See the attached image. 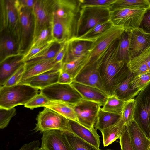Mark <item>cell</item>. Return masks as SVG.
Wrapping results in <instances>:
<instances>
[{
	"instance_id": "74e56055",
	"label": "cell",
	"mask_w": 150,
	"mask_h": 150,
	"mask_svg": "<svg viewBox=\"0 0 150 150\" xmlns=\"http://www.w3.org/2000/svg\"><path fill=\"white\" fill-rule=\"evenodd\" d=\"M51 39V28L49 25L44 28L32 39L28 50L41 45Z\"/></svg>"
},
{
	"instance_id": "d4e9b609",
	"label": "cell",
	"mask_w": 150,
	"mask_h": 150,
	"mask_svg": "<svg viewBox=\"0 0 150 150\" xmlns=\"http://www.w3.org/2000/svg\"><path fill=\"white\" fill-rule=\"evenodd\" d=\"M74 105L59 101H50L43 107L56 112L69 120L77 122Z\"/></svg>"
},
{
	"instance_id": "9f6ffc18",
	"label": "cell",
	"mask_w": 150,
	"mask_h": 150,
	"mask_svg": "<svg viewBox=\"0 0 150 150\" xmlns=\"http://www.w3.org/2000/svg\"><path fill=\"white\" fill-rule=\"evenodd\" d=\"M149 150H150V149H149Z\"/></svg>"
},
{
	"instance_id": "2e32d148",
	"label": "cell",
	"mask_w": 150,
	"mask_h": 150,
	"mask_svg": "<svg viewBox=\"0 0 150 150\" xmlns=\"http://www.w3.org/2000/svg\"><path fill=\"white\" fill-rule=\"evenodd\" d=\"M73 81L96 88L107 94L96 63L83 69L74 78Z\"/></svg>"
},
{
	"instance_id": "4fadbf2b",
	"label": "cell",
	"mask_w": 150,
	"mask_h": 150,
	"mask_svg": "<svg viewBox=\"0 0 150 150\" xmlns=\"http://www.w3.org/2000/svg\"><path fill=\"white\" fill-rule=\"evenodd\" d=\"M40 147L44 150H73L64 131L57 130L43 133Z\"/></svg>"
},
{
	"instance_id": "cb8c5ba5",
	"label": "cell",
	"mask_w": 150,
	"mask_h": 150,
	"mask_svg": "<svg viewBox=\"0 0 150 150\" xmlns=\"http://www.w3.org/2000/svg\"><path fill=\"white\" fill-rule=\"evenodd\" d=\"M59 63H56L54 58L43 61L33 64L26 68L20 83L50 70Z\"/></svg>"
},
{
	"instance_id": "f546056e",
	"label": "cell",
	"mask_w": 150,
	"mask_h": 150,
	"mask_svg": "<svg viewBox=\"0 0 150 150\" xmlns=\"http://www.w3.org/2000/svg\"><path fill=\"white\" fill-rule=\"evenodd\" d=\"M63 44L55 42L48 48L39 54L25 61L24 62L26 68L39 62L54 59Z\"/></svg>"
},
{
	"instance_id": "816d5d0a",
	"label": "cell",
	"mask_w": 150,
	"mask_h": 150,
	"mask_svg": "<svg viewBox=\"0 0 150 150\" xmlns=\"http://www.w3.org/2000/svg\"><path fill=\"white\" fill-rule=\"evenodd\" d=\"M146 60L147 65L150 71V48L146 50Z\"/></svg>"
},
{
	"instance_id": "f6af8a7d",
	"label": "cell",
	"mask_w": 150,
	"mask_h": 150,
	"mask_svg": "<svg viewBox=\"0 0 150 150\" xmlns=\"http://www.w3.org/2000/svg\"><path fill=\"white\" fill-rule=\"evenodd\" d=\"M119 139L121 150H134L131 143L127 127L125 125Z\"/></svg>"
},
{
	"instance_id": "9c48e42d",
	"label": "cell",
	"mask_w": 150,
	"mask_h": 150,
	"mask_svg": "<svg viewBox=\"0 0 150 150\" xmlns=\"http://www.w3.org/2000/svg\"><path fill=\"white\" fill-rule=\"evenodd\" d=\"M146 9L125 8L110 11V20L114 25L131 31L138 28Z\"/></svg>"
},
{
	"instance_id": "30bf717a",
	"label": "cell",
	"mask_w": 150,
	"mask_h": 150,
	"mask_svg": "<svg viewBox=\"0 0 150 150\" xmlns=\"http://www.w3.org/2000/svg\"><path fill=\"white\" fill-rule=\"evenodd\" d=\"M50 101H59L74 105L83 99L79 92L71 84L57 83L40 90Z\"/></svg>"
},
{
	"instance_id": "5bb4252c",
	"label": "cell",
	"mask_w": 150,
	"mask_h": 150,
	"mask_svg": "<svg viewBox=\"0 0 150 150\" xmlns=\"http://www.w3.org/2000/svg\"><path fill=\"white\" fill-rule=\"evenodd\" d=\"M62 65V63H59L52 69L30 78L19 83L28 85L41 90L58 83Z\"/></svg>"
},
{
	"instance_id": "1f68e13d",
	"label": "cell",
	"mask_w": 150,
	"mask_h": 150,
	"mask_svg": "<svg viewBox=\"0 0 150 150\" xmlns=\"http://www.w3.org/2000/svg\"><path fill=\"white\" fill-rule=\"evenodd\" d=\"M87 52L75 59L63 63L61 68L62 71L69 74L72 77L74 80V78L85 66L86 63Z\"/></svg>"
},
{
	"instance_id": "c3c4849f",
	"label": "cell",
	"mask_w": 150,
	"mask_h": 150,
	"mask_svg": "<svg viewBox=\"0 0 150 150\" xmlns=\"http://www.w3.org/2000/svg\"><path fill=\"white\" fill-rule=\"evenodd\" d=\"M73 81V79L68 73L62 71L59 76L58 83L61 84H71Z\"/></svg>"
},
{
	"instance_id": "11a10c76",
	"label": "cell",
	"mask_w": 150,
	"mask_h": 150,
	"mask_svg": "<svg viewBox=\"0 0 150 150\" xmlns=\"http://www.w3.org/2000/svg\"><path fill=\"white\" fill-rule=\"evenodd\" d=\"M107 150H110V149H107Z\"/></svg>"
},
{
	"instance_id": "ffe728a7",
	"label": "cell",
	"mask_w": 150,
	"mask_h": 150,
	"mask_svg": "<svg viewBox=\"0 0 150 150\" xmlns=\"http://www.w3.org/2000/svg\"><path fill=\"white\" fill-rule=\"evenodd\" d=\"M127 127L134 150H149L150 139L145 135L134 120Z\"/></svg>"
},
{
	"instance_id": "bcb514c9",
	"label": "cell",
	"mask_w": 150,
	"mask_h": 150,
	"mask_svg": "<svg viewBox=\"0 0 150 150\" xmlns=\"http://www.w3.org/2000/svg\"><path fill=\"white\" fill-rule=\"evenodd\" d=\"M139 28L144 32L150 34V7L146 9Z\"/></svg>"
},
{
	"instance_id": "ba28073f",
	"label": "cell",
	"mask_w": 150,
	"mask_h": 150,
	"mask_svg": "<svg viewBox=\"0 0 150 150\" xmlns=\"http://www.w3.org/2000/svg\"><path fill=\"white\" fill-rule=\"evenodd\" d=\"M36 119L37 123L33 129L35 132L43 133L52 130L69 131V120L47 108L44 107Z\"/></svg>"
},
{
	"instance_id": "ee69618b",
	"label": "cell",
	"mask_w": 150,
	"mask_h": 150,
	"mask_svg": "<svg viewBox=\"0 0 150 150\" xmlns=\"http://www.w3.org/2000/svg\"><path fill=\"white\" fill-rule=\"evenodd\" d=\"M26 69V66L25 63L8 79L4 86H11L18 84Z\"/></svg>"
},
{
	"instance_id": "52a82bcc",
	"label": "cell",
	"mask_w": 150,
	"mask_h": 150,
	"mask_svg": "<svg viewBox=\"0 0 150 150\" xmlns=\"http://www.w3.org/2000/svg\"><path fill=\"white\" fill-rule=\"evenodd\" d=\"M134 120L150 139V83L135 99Z\"/></svg>"
},
{
	"instance_id": "8d00e7d4",
	"label": "cell",
	"mask_w": 150,
	"mask_h": 150,
	"mask_svg": "<svg viewBox=\"0 0 150 150\" xmlns=\"http://www.w3.org/2000/svg\"><path fill=\"white\" fill-rule=\"evenodd\" d=\"M150 83V71L134 75L130 84L134 89L141 91Z\"/></svg>"
},
{
	"instance_id": "836d02e7",
	"label": "cell",
	"mask_w": 150,
	"mask_h": 150,
	"mask_svg": "<svg viewBox=\"0 0 150 150\" xmlns=\"http://www.w3.org/2000/svg\"><path fill=\"white\" fill-rule=\"evenodd\" d=\"M64 132L73 150H102L97 149L71 132Z\"/></svg>"
},
{
	"instance_id": "f5cc1de1",
	"label": "cell",
	"mask_w": 150,
	"mask_h": 150,
	"mask_svg": "<svg viewBox=\"0 0 150 150\" xmlns=\"http://www.w3.org/2000/svg\"><path fill=\"white\" fill-rule=\"evenodd\" d=\"M35 150H44L42 149L41 147H39L37 149H36Z\"/></svg>"
},
{
	"instance_id": "d6986e66",
	"label": "cell",
	"mask_w": 150,
	"mask_h": 150,
	"mask_svg": "<svg viewBox=\"0 0 150 150\" xmlns=\"http://www.w3.org/2000/svg\"><path fill=\"white\" fill-rule=\"evenodd\" d=\"M69 120V132H72L97 149H100V136L94 128L91 129H89L77 121Z\"/></svg>"
},
{
	"instance_id": "b9f144b4",
	"label": "cell",
	"mask_w": 150,
	"mask_h": 150,
	"mask_svg": "<svg viewBox=\"0 0 150 150\" xmlns=\"http://www.w3.org/2000/svg\"><path fill=\"white\" fill-rule=\"evenodd\" d=\"M49 101L46 96L40 92L30 100L24 106L25 107L33 109L37 108L43 107Z\"/></svg>"
},
{
	"instance_id": "f1b7e54d",
	"label": "cell",
	"mask_w": 150,
	"mask_h": 150,
	"mask_svg": "<svg viewBox=\"0 0 150 150\" xmlns=\"http://www.w3.org/2000/svg\"><path fill=\"white\" fill-rule=\"evenodd\" d=\"M125 126L122 117L117 123L101 131L102 134L104 146L111 144L121 136Z\"/></svg>"
},
{
	"instance_id": "7a4b0ae2",
	"label": "cell",
	"mask_w": 150,
	"mask_h": 150,
	"mask_svg": "<svg viewBox=\"0 0 150 150\" xmlns=\"http://www.w3.org/2000/svg\"><path fill=\"white\" fill-rule=\"evenodd\" d=\"M80 9L78 3L58 5L55 8L50 23L51 39L64 43L76 37Z\"/></svg>"
},
{
	"instance_id": "ab89813d",
	"label": "cell",
	"mask_w": 150,
	"mask_h": 150,
	"mask_svg": "<svg viewBox=\"0 0 150 150\" xmlns=\"http://www.w3.org/2000/svg\"><path fill=\"white\" fill-rule=\"evenodd\" d=\"M16 113V110L14 108L10 109L0 108V129L7 127L11 118Z\"/></svg>"
},
{
	"instance_id": "f907efd6",
	"label": "cell",
	"mask_w": 150,
	"mask_h": 150,
	"mask_svg": "<svg viewBox=\"0 0 150 150\" xmlns=\"http://www.w3.org/2000/svg\"><path fill=\"white\" fill-rule=\"evenodd\" d=\"M40 144L39 140H34L24 144L18 150H35L39 147Z\"/></svg>"
},
{
	"instance_id": "7402d4cb",
	"label": "cell",
	"mask_w": 150,
	"mask_h": 150,
	"mask_svg": "<svg viewBox=\"0 0 150 150\" xmlns=\"http://www.w3.org/2000/svg\"><path fill=\"white\" fill-rule=\"evenodd\" d=\"M23 55L13 57L0 63V88L4 86L8 79L25 64Z\"/></svg>"
},
{
	"instance_id": "f35d334b",
	"label": "cell",
	"mask_w": 150,
	"mask_h": 150,
	"mask_svg": "<svg viewBox=\"0 0 150 150\" xmlns=\"http://www.w3.org/2000/svg\"><path fill=\"white\" fill-rule=\"evenodd\" d=\"M134 98L126 102L122 112V117L124 124L126 126L134 120Z\"/></svg>"
},
{
	"instance_id": "e575fe53",
	"label": "cell",
	"mask_w": 150,
	"mask_h": 150,
	"mask_svg": "<svg viewBox=\"0 0 150 150\" xmlns=\"http://www.w3.org/2000/svg\"><path fill=\"white\" fill-rule=\"evenodd\" d=\"M150 7L147 0H115L111 5L110 11L125 8L147 9Z\"/></svg>"
},
{
	"instance_id": "44dd1931",
	"label": "cell",
	"mask_w": 150,
	"mask_h": 150,
	"mask_svg": "<svg viewBox=\"0 0 150 150\" xmlns=\"http://www.w3.org/2000/svg\"><path fill=\"white\" fill-rule=\"evenodd\" d=\"M71 84L81 94L83 99L98 103L102 107L106 103L109 96L98 89L74 81Z\"/></svg>"
},
{
	"instance_id": "8992f818",
	"label": "cell",
	"mask_w": 150,
	"mask_h": 150,
	"mask_svg": "<svg viewBox=\"0 0 150 150\" xmlns=\"http://www.w3.org/2000/svg\"><path fill=\"white\" fill-rule=\"evenodd\" d=\"M124 30L122 27L113 25L93 42L87 53L86 64L83 69L96 63L111 44L120 37Z\"/></svg>"
},
{
	"instance_id": "d590c367",
	"label": "cell",
	"mask_w": 150,
	"mask_h": 150,
	"mask_svg": "<svg viewBox=\"0 0 150 150\" xmlns=\"http://www.w3.org/2000/svg\"><path fill=\"white\" fill-rule=\"evenodd\" d=\"M126 102L118 98L114 95L109 96L101 109L105 112L122 114Z\"/></svg>"
},
{
	"instance_id": "681fc988",
	"label": "cell",
	"mask_w": 150,
	"mask_h": 150,
	"mask_svg": "<svg viewBox=\"0 0 150 150\" xmlns=\"http://www.w3.org/2000/svg\"><path fill=\"white\" fill-rule=\"evenodd\" d=\"M66 52V43L63 44L61 48L57 53L54 58L55 61L57 63H62Z\"/></svg>"
},
{
	"instance_id": "4dcf8cb0",
	"label": "cell",
	"mask_w": 150,
	"mask_h": 150,
	"mask_svg": "<svg viewBox=\"0 0 150 150\" xmlns=\"http://www.w3.org/2000/svg\"><path fill=\"white\" fill-rule=\"evenodd\" d=\"M130 31L125 30L120 37L116 57L119 61L128 63L130 60L129 52Z\"/></svg>"
},
{
	"instance_id": "6da1fadb",
	"label": "cell",
	"mask_w": 150,
	"mask_h": 150,
	"mask_svg": "<svg viewBox=\"0 0 150 150\" xmlns=\"http://www.w3.org/2000/svg\"><path fill=\"white\" fill-rule=\"evenodd\" d=\"M119 38L114 41L96 63L106 93L113 95L120 84L131 72L127 63L119 61L116 53Z\"/></svg>"
},
{
	"instance_id": "603a6c76",
	"label": "cell",
	"mask_w": 150,
	"mask_h": 150,
	"mask_svg": "<svg viewBox=\"0 0 150 150\" xmlns=\"http://www.w3.org/2000/svg\"><path fill=\"white\" fill-rule=\"evenodd\" d=\"M1 33L0 40V63L11 57L23 55L18 52V45L14 37L5 31Z\"/></svg>"
},
{
	"instance_id": "277c9868",
	"label": "cell",
	"mask_w": 150,
	"mask_h": 150,
	"mask_svg": "<svg viewBox=\"0 0 150 150\" xmlns=\"http://www.w3.org/2000/svg\"><path fill=\"white\" fill-rule=\"evenodd\" d=\"M110 19L109 7L85 6L81 8L77 25L76 37L81 36L98 24Z\"/></svg>"
},
{
	"instance_id": "7dc6e473",
	"label": "cell",
	"mask_w": 150,
	"mask_h": 150,
	"mask_svg": "<svg viewBox=\"0 0 150 150\" xmlns=\"http://www.w3.org/2000/svg\"><path fill=\"white\" fill-rule=\"evenodd\" d=\"M36 1V0H16L14 1V4L16 8H26L32 10Z\"/></svg>"
},
{
	"instance_id": "7bdbcfd3",
	"label": "cell",
	"mask_w": 150,
	"mask_h": 150,
	"mask_svg": "<svg viewBox=\"0 0 150 150\" xmlns=\"http://www.w3.org/2000/svg\"><path fill=\"white\" fill-rule=\"evenodd\" d=\"M115 0H79L81 8L85 6H103L109 7Z\"/></svg>"
},
{
	"instance_id": "ac0fdd59",
	"label": "cell",
	"mask_w": 150,
	"mask_h": 150,
	"mask_svg": "<svg viewBox=\"0 0 150 150\" xmlns=\"http://www.w3.org/2000/svg\"><path fill=\"white\" fill-rule=\"evenodd\" d=\"M93 42L79 40L75 38L66 42V52L62 63L75 59L86 53Z\"/></svg>"
},
{
	"instance_id": "3957f363",
	"label": "cell",
	"mask_w": 150,
	"mask_h": 150,
	"mask_svg": "<svg viewBox=\"0 0 150 150\" xmlns=\"http://www.w3.org/2000/svg\"><path fill=\"white\" fill-rule=\"evenodd\" d=\"M39 89L28 85L18 83L0 88V108L10 109L25 105L38 94Z\"/></svg>"
},
{
	"instance_id": "5b68a950",
	"label": "cell",
	"mask_w": 150,
	"mask_h": 150,
	"mask_svg": "<svg viewBox=\"0 0 150 150\" xmlns=\"http://www.w3.org/2000/svg\"><path fill=\"white\" fill-rule=\"evenodd\" d=\"M1 32L5 31L15 38L19 48L21 37L19 17L14 0H0Z\"/></svg>"
},
{
	"instance_id": "7c38bea8",
	"label": "cell",
	"mask_w": 150,
	"mask_h": 150,
	"mask_svg": "<svg viewBox=\"0 0 150 150\" xmlns=\"http://www.w3.org/2000/svg\"><path fill=\"white\" fill-rule=\"evenodd\" d=\"M73 107L77 122L88 129L94 128L99 111L102 106L98 103L83 99L74 105Z\"/></svg>"
},
{
	"instance_id": "d6a6232c",
	"label": "cell",
	"mask_w": 150,
	"mask_h": 150,
	"mask_svg": "<svg viewBox=\"0 0 150 150\" xmlns=\"http://www.w3.org/2000/svg\"><path fill=\"white\" fill-rule=\"evenodd\" d=\"M146 50L138 56L131 59L127 63L130 72L134 75L150 71L146 62Z\"/></svg>"
},
{
	"instance_id": "484cf974",
	"label": "cell",
	"mask_w": 150,
	"mask_h": 150,
	"mask_svg": "<svg viewBox=\"0 0 150 150\" xmlns=\"http://www.w3.org/2000/svg\"><path fill=\"white\" fill-rule=\"evenodd\" d=\"M133 76L134 74L130 72L127 78L117 87L113 95L125 101L134 98L137 96L141 91L132 88L130 83Z\"/></svg>"
},
{
	"instance_id": "9a60e30c",
	"label": "cell",
	"mask_w": 150,
	"mask_h": 150,
	"mask_svg": "<svg viewBox=\"0 0 150 150\" xmlns=\"http://www.w3.org/2000/svg\"><path fill=\"white\" fill-rule=\"evenodd\" d=\"M150 48V34L137 28L130 31L129 52L130 59Z\"/></svg>"
},
{
	"instance_id": "60d3db41",
	"label": "cell",
	"mask_w": 150,
	"mask_h": 150,
	"mask_svg": "<svg viewBox=\"0 0 150 150\" xmlns=\"http://www.w3.org/2000/svg\"><path fill=\"white\" fill-rule=\"evenodd\" d=\"M55 42L51 39L41 45L28 50L23 56L22 58L23 61L24 62L39 54L48 48Z\"/></svg>"
},
{
	"instance_id": "8fae6325",
	"label": "cell",
	"mask_w": 150,
	"mask_h": 150,
	"mask_svg": "<svg viewBox=\"0 0 150 150\" xmlns=\"http://www.w3.org/2000/svg\"><path fill=\"white\" fill-rule=\"evenodd\" d=\"M55 0H38L32 10L34 18L32 39L45 28L50 25Z\"/></svg>"
},
{
	"instance_id": "e0dca14e",
	"label": "cell",
	"mask_w": 150,
	"mask_h": 150,
	"mask_svg": "<svg viewBox=\"0 0 150 150\" xmlns=\"http://www.w3.org/2000/svg\"><path fill=\"white\" fill-rule=\"evenodd\" d=\"M18 13L21 25V37L18 48V52L23 51L30 36L32 30L33 19L32 11L26 8H16Z\"/></svg>"
},
{
	"instance_id": "83f0119b",
	"label": "cell",
	"mask_w": 150,
	"mask_h": 150,
	"mask_svg": "<svg viewBox=\"0 0 150 150\" xmlns=\"http://www.w3.org/2000/svg\"><path fill=\"white\" fill-rule=\"evenodd\" d=\"M113 25L110 19L98 24L81 36L75 38L79 40L93 42Z\"/></svg>"
},
{
	"instance_id": "4316f807",
	"label": "cell",
	"mask_w": 150,
	"mask_h": 150,
	"mask_svg": "<svg viewBox=\"0 0 150 150\" xmlns=\"http://www.w3.org/2000/svg\"><path fill=\"white\" fill-rule=\"evenodd\" d=\"M122 117V114L105 112L101 108L99 111L94 127L97 130L101 131L117 123Z\"/></svg>"
},
{
	"instance_id": "db71d44e",
	"label": "cell",
	"mask_w": 150,
	"mask_h": 150,
	"mask_svg": "<svg viewBox=\"0 0 150 150\" xmlns=\"http://www.w3.org/2000/svg\"><path fill=\"white\" fill-rule=\"evenodd\" d=\"M150 5V0H147Z\"/></svg>"
}]
</instances>
